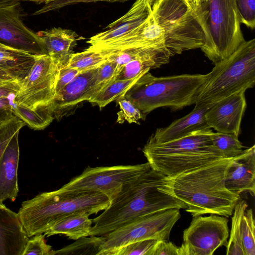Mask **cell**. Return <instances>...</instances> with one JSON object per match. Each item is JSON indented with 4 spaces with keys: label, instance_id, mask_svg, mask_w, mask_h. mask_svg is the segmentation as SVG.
I'll return each mask as SVG.
<instances>
[{
    "label": "cell",
    "instance_id": "obj_1",
    "mask_svg": "<svg viewBox=\"0 0 255 255\" xmlns=\"http://www.w3.org/2000/svg\"><path fill=\"white\" fill-rule=\"evenodd\" d=\"M165 177L150 169L126 185L99 216L93 220L90 236H101L139 218L171 208L187 206L167 189Z\"/></svg>",
    "mask_w": 255,
    "mask_h": 255
},
{
    "label": "cell",
    "instance_id": "obj_2",
    "mask_svg": "<svg viewBox=\"0 0 255 255\" xmlns=\"http://www.w3.org/2000/svg\"><path fill=\"white\" fill-rule=\"evenodd\" d=\"M233 158H222L172 177H165L164 184L187 206L186 211L192 217L209 214L228 218L241 199L225 184Z\"/></svg>",
    "mask_w": 255,
    "mask_h": 255
},
{
    "label": "cell",
    "instance_id": "obj_3",
    "mask_svg": "<svg viewBox=\"0 0 255 255\" xmlns=\"http://www.w3.org/2000/svg\"><path fill=\"white\" fill-rule=\"evenodd\" d=\"M110 202L102 193L88 190H56L41 192L23 201L17 213L29 238L44 234L59 220L71 214L89 215L105 210Z\"/></svg>",
    "mask_w": 255,
    "mask_h": 255
},
{
    "label": "cell",
    "instance_id": "obj_4",
    "mask_svg": "<svg viewBox=\"0 0 255 255\" xmlns=\"http://www.w3.org/2000/svg\"><path fill=\"white\" fill-rule=\"evenodd\" d=\"M211 128L164 143L148 139L142 151L151 169L170 178L224 158L213 144Z\"/></svg>",
    "mask_w": 255,
    "mask_h": 255
},
{
    "label": "cell",
    "instance_id": "obj_5",
    "mask_svg": "<svg viewBox=\"0 0 255 255\" xmlns=\"http://www.w3.org/2000/svg\"><path fill=\"white\" fill-rule=\"evenodd\" d=\"M207 77V74L155 77L147 72L122 96L144 116L160 107L179 110L196 103Z\"/></svg>",
    "mask_w": 255,
    "mask_h": 255
},
{
    "label": "cell",
    "instance_id": "obj_6",
    "mask_svg": "<svg viewBox=\"0 0 255 255\" xmlns=\"http://www.w3.org/2000/svg\"><path fill=\"white\" fill-rule=\"evenodd\" d=\"M255 84V40L245 41L230 56L215 64L195 106L211 105Z\"/></svg>",
    "mask_w": 255,
    "mask_h": 255
},
{
    "label": "cell",
    "instance_id": "obj_7",
    "mask_svg": "<svg viewBox=\"0 0 255 255\" xmlns=\"http://www.w3.org/2000/svg\"><path fill=\"white\" fill-rule=\"evenodd\" d=\"M201 25L205 37L201 49L214 65L228 58L246 41L235 0H208Z\"/></svg>",
    "mask_w": 255,
    "mask_h": 255
},
{
    "label": "cell",
    "instance_id": "obj_8",
    "mask_svg": "<svg viewBox=\"0 0 255 255\" xmlns=\"http://www.w3.org/2000/svg\"><path fill=\"white\" fill-rule=\"evenodd\" d=\"M150 6L170 57L203 47L204 33L185 0H158Z\"/></svg>",
    "mask_w": 255,
    "mask_h": 255
},
{
    "label": "cell",
    "instance_id": "obj_9",
    "mask_svg": "<svg viewBox=\"0 0 255 255\" xmlns=\"http://www.w3.org/2000/svg\"><path fill=\"white\" fill-rule=\"evenodd\" d=\"M181 217L180 209L171 208L139 218L104 236L98 255H111L132 243L147 240L169 241L174 225Z\"/></svg>",
    "mask_w": 255,
    "mask_h": 255
},
{
    "label": "cell",
    "instance_id": "obj_10",
    "mask_svg": "<svg viewBox=\"0 0 255 255\" xmlns=\"http://www.w3.org/2000/svg\"><path fill=\"white\" fill-rule=\"evenodd\" d=\"M151 169L148 162L136 165L87 167L60 188L64 190H88L106 195L110 202L128 183Z\"/></svg>",
    "mask_w": 255,
    "mask_h": 255
},
{
    "label": "cell",
    "instance_id": "obj_11",
    "mask_svg": "<svg viewBox=\"0 0 255 255\" xmlns=\"http://www.w3.org/2000/svg\"><path fill=\"white\" fill-rule=\"evenodd\" d=\"M61 65L48 54L36 56L33 66L13 98L17 105L31 109L53 104Z\"/></svg>",
    "mask_w": 255,
    "mask_h": 255
},
{
    "label": "cell",
    "instance_id": "obj_12",
    "mask_svg": "<svg viewBox=\"0 0 255 255\" xmlns=\"http://www.w3.org/2000/svg\"><path fill=\"white\" fill-rule=\"evenodd\" d=\"M228 219L218 215L193 217L183 232L181 255H212L219 247L226 246L229 237Z\"/></svg>",
    "mask_w": 255,
    "mask_h": 255
},
{
    "label": "cell",
    "instance_id": "obj_13",
    "mask_svg": "<svg viewBox=\"0 0 255 255\" xmlns=\"http://www.w3.org/2000/svg\"><path fill=\"white\" fill-rule=\"evenodd\" d=\"M0 42L33 55L47 54L41 37L23 23L20 4L0 7Z\"/></svg>",
    "mask_w": 255,
    "mask_h": 255
},
{
    "label": "cell",
    "instance_id": "obj_14",
    "mask_svg": "<svg viewBox=\"0 0 255 255\" xmlns=\"http://www.w3.org/2000/svg\"><path fill=\"white\" fill-rule=\"evenodd\" d=\"M136 48H157L168 53L164 35L156 21L151 10L147 17L130 32L109 42L87 48L108 51Z\"/></svg>",
    "mask_w": 255,
    "mask_h": 255
},
{
    "label": "cell",
    "instance_id": "obj_15",
    "mask_svg": "<svg viewBox=\"0 0 255 255\" xmlns=\"http://www.w3.org/2000/svg\"><path fill=\"white\" fill-rule=\"evenodd\" d=\"M247 106L245 92L235 94L211 105L205 114V119L210 128L239 137Z\"/></svg>",
    "mask_w": 255,
    "mask_h": 255
},
{
    "label": "cell",
    "instance_id": "obj_16",
    "mask_svg": "<svg viewBox=\"0 0 255 255\" xmlns=\"http://www.w3.org/2000/svg\"><path fill=\"white\" fill-rule=\"evenodd\" d=\"M225 184L228 190L235 194L248 192L255 195V144L233 158L226 171Z\"/></svg>",
    "mask_w": 255,
    "mask_h": 255
},
{
    "label": "cell",
    "instance_id": "obj_17",
    "mask_svg": "<svg viewBox=\"0 0 255 255\" xmlns=\"http://www.w3.org/2000/svg\"><path fill=\"white\" fill-rule=\"evenodd\" d=\"M98 68L80 72L55 95L53 102L55 118H62L85 101L87 93L94 84Z\"/></svg>",
    "mask_w": 255,
    "mask_h": 255
},
{
    "label": "cell",
    "instance_id": "obj_18",
    "mask_svg": "<svg viewBox=\"0 0 255 255\" xmlns=\"http://www.w3.org/2000/svg\"><path fill=\"white\" fill-rule=\"evenodd\" d=\"M151 10L147 0H136L125 14L106 27L107 30L92 36L87 42L89 47L105 43L130 32L147 17Z\"/></svg>",
    "mask_w": 255,
    "mask_h": 255
},
{
    "label": "cell",
    "instance_id": "obj_19",
    "mask_svg": "<svg viewBox=\"0 0 255 255\" xmlns=\"http://www.w3.org/2000/svg\"><path fill=\"white\" fill-rule=\"evenodd\" d=\"M28 239L18 214L0 203V255H22Z\"/></svg>",
    "mask_w": 255,
    "mask_h": 255
},
{
    "label": "cell",
    "instance_id": "obj_20",
    "mask_svg": "<svg viewBox=\"0 0 255 255\" xmlns=\"http://www.w3.org/2000/svg\"><path fill=\"white\" fill-rule=\"evenodd\" d=\"M19 132L8 142L0 158V203L15 200L19 191L17 170L19 158Z\"/></svg>",
    "mask_w": 255,
    "mask_h": 255
},
{
    "label": "cell",
    "instance_id": "obj_21",
    "mask_svg": "<svg viewBox=\"0 0 255 255\" xmlns=\"http://www.w3.org/2000/svg\"><path fill=\"white\" fill-rule=\"evenodd\" d=\"M210 106H195L190 113L175 120L167 127L157 128L149 139L157 143H164L181 138L194 131L210 128L205 117Z\"/></svg>",
    "mask_w": 255,
    "mask_h": 255
},
{
    "label": "cell",
    "instance_id": "obj_22",
    "mask_svg": "<svg viewBox=\"0 0 255 255\" xmlns=\"http://www.w3.org/2000/svg\"><path fill=\"white\" fill-rule=\"evenodd\" d=\"M37 34L42 39L47 52L62 67L67 66L74 53L78 35L72 30L54 27L39 31Z\"/></svg>",
    "mask_w": 255,
    "mask_h": 255
},
{
    "label": "cell",
    "instance_id": "obj_23",
    "mask_svg": "<svg viewBox=\"0 0 255 255\" xmlns=\"http://www.w3.org/2000/svg\"><path fill=\"white\" fill-rule=\"evenodd\" d=\"M170 56L165 51L149 48L137 58L125 64L115 78V80H127L136 78L159 68L169 62Z\"/></svg>",
    "mask_w": 255,
    "mask_h": 255
},
{
    "label": "cell",
    "instance_id": "obj_24",
    "mask_svg": "<svg viewBox=\"0 0 255 255\" xmlns=\"http://www.w3.org/2000/svg\"><path fill=\"white\" fill-rule=\"evenodd\" d=\"M89 216L83 212L67 215L59 220L44 234L48 237L63 234L75 240L90 236L93 220L89 219Z\"/></svg>",
    "mask_w": 255,
    "mask_h": 255
},
{
    "label": "cell",
    "instance_id": "obj_25",
    "mask_svg": "<svg viewBox=\"0 0 255 255\" xmlns=\"http://www.w3.org/2000/svg\"><path fill=\"white\" fill-rule=\"evenodd\" d=\"M36 56L22 51L0 49V70L21 81L30 72Z\"/></svg>",
    "mask_w": 255,
    "mask_h": 255
},
{
    "label": "cell",
    "instance_id": "obj_26",
    "mask_svg": "<svg viewBox=\"0 0 255 255\" xmlns=\"http://www.w3.org/2000/svg\"><path fill=\"white\" fill-rule=\"evenodd\" d=\"M14 96L11 100L13 114L31 128L34 130L43 129L55 119L53 104L36 109H31L16 104L13 101Z\"/></svg>",
    "mask_w": 255,
    "mask_h": 255
},
{
    "label": "cell",
    "instance_id": "obj_27",
    "mask_svg": "<svg viewBox=\"0 0 255 255\" xmlns=\"http://www.w3.org/2000/svg\"><path fill=\"white\" fill-rule=\"evenodd\" d=\"M247 207L246 201L240 200L234 207L230 238L226 246V255H245L241 238V223Z\"/></svg>",
    "mask_w": 255,
    "mask_h": 255
},
{
    "label": "cell",
    "instance_id": "obj_28",
    "mask_svg": "<svg viewBox=\"0 0 255 255\" xmlns=\"http://www.w3.org/2000/svg\"><path fill=\"white\" fill-rule=\"evenodd\" d=\"M141 76L127 80L115 79L89 102L102 109L124 95Z\"/></svg>",
    "mask_w": 255,
    "mask_h": 255
},
{
    "label": "cell",
    "instance_id": "obj_29",
    "mask_svg": "<svg viewBox=\"0 0 255 255\" xmlns=\"http://www.w3.org/2000/svg\"><path fill=\"white\" fill-rule=\"evenodd\" d=\"M107 60L106 53L87 48L82 52L73 53L67 66L81 72L97 68Z\"/></svg>",
    "mask_w": 255,
    "mask_h": 255
},
{
    "label": "cell",
    "instance_id": "obj_30",
    "mask_svg": "<svg viewBox=\"0 0 255 255\" xmlns=\"http://www.w3.org/2000/svg\"><path fill=\"white\" fill-rule=\"evenodd\" d=\"M211 139L214 146L222 154L224 158H232L240 154L244 146L238 136L231 133L212 132Z\"/></svg>",
    "mask_w": 255,
    "mask_h": 255
},
{
    "label": "cell",
    "instance_id": "obj_31",
    "mask_svg": "<svg viewBox=\"0 0 255 255\" xmlns=\"http://www.w3.org/2000/svg\"><path fill=\"white\" fill-rule=\"evenodd\" d=\"M117 76V64L110 60L98 68L97 76L92 87L87 93L85 101L93 99L100 91L115 79Z\"/></svg>",
    "mask_w": 255,
    "mask_h": 255
},
{
    "label": "cell",
    "instance_id": "obj_32",
    "mask_svg": "<svg viewBox=\"0 0 255 255\" xmlns=\"http://www.w3.org/2000/svg\"><path fill=\"white\" fill-rule=\"evenodd\" d=\"M255 230L252 209H247L241 223V238L245 255H255Z\"/></svg>",
    "mask_w": 255,
    "mask_h": 255
},
{
    "label": "cell",
    "instance_id": "obj_33",
    "mask_svg": "<svg viewBox=\"0 0 255 255\" xmlns=\"http://www.w3.org/2000/svg\"><path fill=\"white\" fill-rule=\"evenodd\" d=\"M74 244L57 251L52 250L50 255L61 254H88L86 252L95 251L96 255L101 242V236H91V238L82 237Z\"/></svg>",
    "mask_w": 255,
    "mask_h": 255
},
{
    "label": "cell",
    "instance_id": "obj_34",
    "mask_svg": "<svg viewBox=\"0 0 255 255\" xmlns=\"http://www.w3.org/2000/svg\"><path fill=\"white\" fill-rule=\"evenodd\" d=\"M158 241L147 239L135 242L119 249L111 255H153Z\"/></svg>",
    "mask_w": 255,
    "mask_h": 255
},
{
    "label": "cell",
    "instance_id": "obj_35",
    "mask_svg": "<svg viewBox=\"0 0 255 255\" xmlns=\"http://www.w3.org/2000/svg\"><path fill=\"white\" fill-rule=\"evenodd\" d=\"M116 101L120 108L117 113V122L118 123L127 121L130 124H139V121L145 118L141 112L123 96H120Z\"/></svg>",
    "mask_w": 255,
    "mask_h": 255
},
{
    "label": "cell",
    "instance_id": "obj_36",
    "mask_svg": "<svg viewBox=\"0 0 255 255\" xmlns=\"http://www.w3.org/2000/svg\"><path fill=\"white\" fill-rule=\"evenodd\" d=\"M26 124L15 116L0 127V158L8 142Z\"/></svg>",
    "mask_w": 255,
    "mask_h": 255
},
{
    "label": "cell",
    "instance_id": "obj_37",
    "mask_svg": "<svg viewBox=\"0 0 255 255\" xmlns=\"http://www.w3.org/2000/svg\"><path fill=\"white\" fill-rule=\"evenodd\" d=\"M241 23L251 29L255 27V0H235Z\"/></svg>",
    "mask_w": 255,
    "mask_h": 255
},
{
    "label": "cell",
    "instance_id": "obj_38",
    "mask_svg": "<svg viewBox=\"0 0 255 255\" xmlns=\"http://www.w3.org/2000/svg\"><path fill=\"white\" fill-rule=\"evenodd\" d=\"M44 234H38L28 239L22 255H50L52 247L46 243Z\"/></svg>",
    "mask_w": 255,
    "mask_h": 255
},
{
    "label": "cell",
    "instance_id": "obj_39",
    "mask_svg": "<svg viewBox=\"0 0 255 255\" xmlns=\"http://www.w3.org/2000/svg\"><path fill=\"white\" fill-rule=\"evenodd\" d=\"M129 0H54L48 3L45 4L39 9L32 13V15H39L51 11L55 10L64 6L76 4L79 2H89L98 1H105L110 2H124Z\"/></svg>",
    "mask_w": 255,
    "mask_h": 255
},
{
    "label": "cell",
    "instance_id": "obj_40",
    "mask_svg": "<svg viewBox=\"0 0 255 255\" xmlns=\"http://www.w3.org/2000/svg\"><path fill=\"white\" fill-rule=\"evenodd\" d=\"M79 73L77 70L67 66L62 67L60 70L56 83L55 95L72 81Z\"/></svg>",
    "mask_w": 255,
    "mask_h": 255
},
{
    "label": "cell",
    "instance_id": "obj_41",
    "mask_svg": "<svg viewBox=\"0 0 255 255\" xmlns=\"http://www.w3.org/2000/svg\"><path fill=\"white\" fill-rule=\"evenodd\" d=\"M153 255H181L180 247L169 241H158Z\"/></svg>",
    "mask_w": 255,
    "mask_h": 255
},
{
    "label": "cell",
    "instance_id": "obj_42",
    "mask_svg": "<svg viewBox=\"0 0 255 255\" xmlns=\"http://www.w3.org/2000/svg\"><path fill=\"white\" fill-rule=\"evenodd\" d=\"M16 93L8 97L0 98V121L6 122L14 116L12 112L11 100Z\"/></svg>",
    "mask_w": 255,
    "mask_h": 255
},
{
    "label": "cell",
    "instance_id": "obj_43",
    "mask_svg": "<svg viewBox=\"0 0 255 255\" xmlns=\"http://www.w3.org/2000/svg\"><path fill=\"white\" fill-rule=\"evenodd\" d=\"M21 81L11 80L0 82V98L9 97L17 93L20 87Z\"/></svg>",
    "mask_w": 255,
    "mask_h": 255
},
{
    "label": "cell",
    "instance_id": "obj_44",
    "mask_svg": "<svg viewBox=\"0 0 255 255\" xmlns=\"http://www.w3.org/2000/svg\"><path fill=\"white\" fill-rule=\"evenodd\" d=\"M158 0H147L151 5ZM200 25L206 3L208 0H185Z\"/></svg>",
    "mask_w": 255,
    "mask_h": 255
},
{
    "label": "cell",
    "instance_id": "obj_45",
    "mask_svg": "<svg viewBox=\"0 0 255 255\" xmlns=\"http://www.w3.org/2000/svg\"><path fill=\"white\" fill-rule=\"evenodd\" d=\"M21 0H0V7H4L20 4Z\"/></svg>",
    "mask_w": 255,
    "mask_h": 255
},
{
    "label": "cell",
    "instance_id": "obj_46",
    "mask_svg": "<svg viewBox=\"0 0 255 255\" xmlns=\"http://www.w3.org/2000/svg\"><path fill=\"white\" fill-rule=\"evenodd\" d=\"M0 50H10V51H21L19 50L12 47H11L9 46H7L3 43L0 42Z\"/></svg>",
    "mask_w": 255,
    "mask_h": 255
},
{
    "label": "cell",
    "instance_id": "obj_47",
    "mask_svg": "<svg viewBox=\"0 0 255 255\" xmlns=\"http://www.w3.org/2000/svg\"><path fill=\"white\" fill-rule=\"evenodd\" d=\"M26 0L32 1L38 3H44V4L48 3L51 1H54V0Z\"/></svg>",
    "mask_w": 255,
    "mask_h": 255
},
{
    "label": "cell",
    "instance_id": "obj_48",
    "mask_svg": "<svg viewBox=\"0 0 255 255\" xmlns=\"http://www.w3.org/2000/svg\"><path fill=\"white\" fill-rule=\"evenodd\" d=\"M5 123V122H0V126H1L3 123Z\"/></svg>",
    "mask_w": 255,
    "mask_h": 255
}]
</instances>
